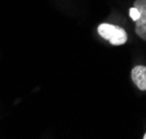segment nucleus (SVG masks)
I'll return each instance as SVG.
<instances>
[{"label":"nucleus","instance_id":"obj_1","mask_svg":"<svg viewBox=\"0 0 146 139\" xmlns=\"http://www.w3.org/2000/svg\"><path fill=\"white\" fill-rule=\"evenodd\" d=\"M98 33L100 37L108 40L112 45H122L127 40V34L123 28L110 23H101L98 27Z\"/></svg>","mask_w":146,"mask_h":139},{"label":"nucleus","instance_id":"obj_2","mask_svg":"<svg viewBox=\"0 0 146 139\" xmlns=\"http://www.w3.org/2000/svg\"><path fill=\"white\" fill-rule=\"evenodd\" d=\"M134 8H136L139 12V18L135 21V32L141 39L146 41V0H135Z\"/></svg>","mask_w":146,"mask_h":139},{"label":"nucleus","instance_id":"obj_3","mask_svg":"<svg viewBox=\"0 0 146 139\" xmlns=\"http://www.w3.org/2000/svg\"><path fill=\"white\" fill-rule=\"evenodd\" d=\"M131 77L133 83L141 89L146 91V66L136 65L132 70Z\"/></svg>","mask_w":146,"mask_h":139},{"label":"nucleus","instance_id":"obj_4","mask_svg":"<svg viewBox=\"0 0 146 139\" xmlns=\"http://www.w3.org/2000/svg\"><path fill=\"white\" fill-rule=\"evenodd\" d=\"M130 17L132 18V20H134V21H136L137 19L139 18V10L136 9V8H131L130 9Z\"/></svg>","mask_w":146,"mask_h":139},{"label":"nucleus","instance_id":"obj_5","mask_svg":"<svg viewBox=\"0 0 146 139\" xmlns=\"http://www.w3.org/2000/svg\"><path fill=\"white\" fill-rule=\"evenodd\" d=\"M143 139H146V134L144 135V137H143Z\"/></svg>","mask_w":146,"mask_h":139}]
</instances>
